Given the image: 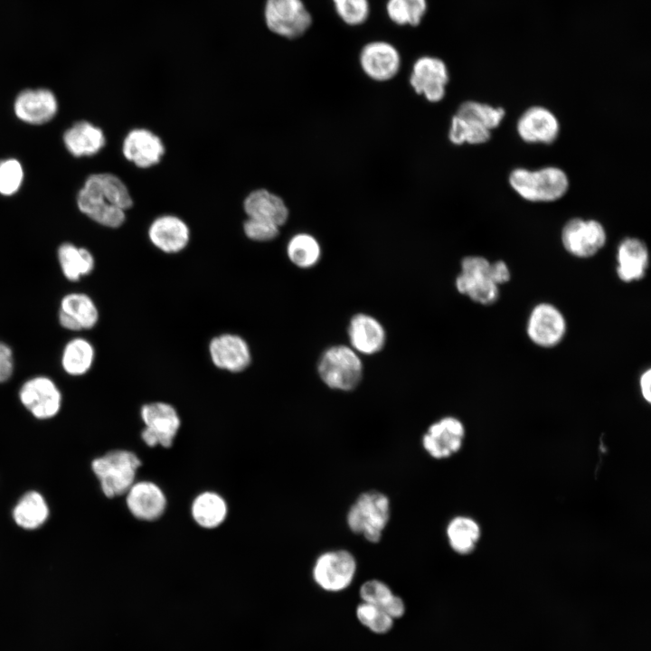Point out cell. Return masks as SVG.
Instances as JSON below:
<instances>
[{
	"instance_id": "obj_33",
	"label": "cell",
	"mask_w": 651,
	"mask_h": 651,
	"mask_svg": "<svg viewBox=\"0 0 651 651\" xmlns=\"http://www.w3.org/2000/svg\"><path fill=\"white\" fill-rule=\"evenodd\" d=\"M386 14L397 25L418 26L428 10L427 0H388Z\"/></svg>"
},
{
	"instance_id": "obj_32",
	"label": "cell",
	"mask_w": 651,
	"mask_h": 651,
	"mask_svg": "<svg viewBox=\"0 0 651 651\" xmlns=\"http://www.w3.org/2000/svg\"><path fill=\"white\" fill-rule=\"evenodd\" d=\"M286 252L290 262L300 269L315 267L322 255L318 241L307 232L293 235L287 244Z\"/></svg>"
},
{
	"instance_id": "obj_25",
	"label": "cell",
	"mask_w": 651,
	"mask_h": 651,
	"mask_svg": "<svg viewBox=\"0 0 651 651\" xmlns=\"http://www.w3.org/2000/svg\"><path fill=\"white\" fill-rule=\"evenodd\" d=\"M243 210L248 217L264 220L279 227L287 222L289 216L284 200L264 188L253 190L245 197Z\"/></svg>"
},
{
	"instance_id": "obj_44",
	"label": "cell",
	"mask_w": 651,
	"mask_h": 651,
	"mask_svg": "<svg viewBox=\"0 0 651 651\" xmlns=\"http://www.w3.org/2000/svg\"><path fill=\"white\" fill-rule=\"evenodd\" d=\"M650 385H651V370L647 369L641 374L640 379H639V388H640L642 397L647 402H650V401H651Z\"/></svg>"
},
{
	"instance_id": "obj_37",
	"label": "cell",
	"mask_w": 651,
	"mask_h": 651,
	"mask_svg": "<svg viewBox=\"0 0 651 651\" xmlns=\"http://www.w3.org/2000/svg\"><path fill=\"white\" fill-rule=\"evenodd\" d=\"M340 19L349 26H359L370 16L369 0H332Z\"/></svg>"
},
{
	"instance_id": "obj_1",
	"label": "cell",
	"mask_w": 651,
	"mask_h": 651,
	"mask_svg": "<svg viewBox=\"0 0 651 651\" xmlns=\"http://www.w3.org/2000/svg\"><path fill=\"white\" fill-rule=\"evenodd\" d=\"M133 199L125 183L116 175H90L77 195L80 211L95 222L116 229L126 221Z\"/></svg>"
},
{
	"instance_id": "obj_31",
	"label": "cell",
	"mask_w": 651,
	"mask_h": 651,
	"mask_svg": "<svg viewBox=\"0 0 651 651\" xmlns=\"http://www.w3.org/2000/svg\"><path fill=\"white\" fill-rule=\"evenodd\" d=\"M227 505L224 499L216 493L204 492L193 502L192 515L203 528H215L225 519Z\"/></svg>"
},
{
	"instance_id": "obj_34",
	"label": "cell",
	"mask_w": 651,
	"mask_h": 651,
	"mask_svg": "<svg viewBox=\"0 0 651 651\" xmlns=\"http://www.w3.org/2000/svg\"><path fill=\"white\" fill-rule=\"evenodd\" d=\"M491 131L476 121L455 114L451 118L448 139L454 145H479L487 142Z\"/></svg>"
},
{
	"instance_id": "obj_9",
	"label": "cell",
	"mask_w": 651,
	"mask_h": 651,
	"mask_svg": "<svg viewBox=\"0 0 651 651\" xmlns=\"http://www.w3.org/2000/svg\"><path fill=\"white\" fill-rule=\"evenodd\" d=\"M561 240L563 248L571 255L587 259L604 247L607 233L604 226L596 220L572 218L564 224Z\"/></svg>"
},
{
	"instance_id": "obj_2",
	"label": "cell",
	"mask_w": 651,
	"mask_h": 651,
	"mask_svg": "<svg viewBox=\"0 0 651 651\" xmlns=\"http://www.w3.org/2000/svg\"><path fill=\"white\" fill-rule=\"evenodd\" d=\"M392 514L391 500L377 490L361 493L346 513V524L354 534L371 543H378Z\"/></svg>"
},
{
	"instance_id": "obj_24",
	"label": "cell",
	"mask_w": 651,
	"mask_h": 651,
	"mask_svg": "<svg viewBox=\"0 0 651 651\" xmlns=\"http://www.w3.org/2000/svg\"><path fill=\"white\" fill-rule=\"evenodd\" d=\"M127 505L137 519L154 521L165 512L166 499L162 490L152 482H138L127 492Z\"/></svg>"
},
{
	"instance_id": "obj_13",
	"label": "cell",
	"mask_w": 651,
	"mask_h": 651,
	"mask_svg": "<svg viewBox=\"0 0 651 651\" xmlns=\"http://www.w3.org/2000/svg\"><path fill=\"white\" fill-rule=\"evenodd\" d=\"M567 331L561 310L551 303H539L531 310L526 326L529 339L537 346L552 348L559 344Z\"/></svg>"
},
{
	"instance_id": "obj_16",
	"label": "cell",
	"mask_w": 651,
	"mask_h": 651,
	"mask_svg": "<svg viewBox=\"0 0 651 651\" xmlns=\"http://www.w3.org/2000/svg\"><path fill=\"white\" fill-rule=\"evenodd\" d=\"M209 354L217 368L230 373L242 372L251 362L248 343L236 334L226 333L213 337L209 344Z\"/></svg>"
},
{
	"instance_id": "obj_7",
	"label": "cell",
	"mask_w": 651,
	"mask_h": 651,
	"mask_svg": "<svg viewBox=\"0 0 651 651\" xmlns=\"http://www.w3.org/2000/svg\"><path fill=\"white\" fill-rule=\"evenodd\" d=\"M264 18L269 31L289 40L304 35L313 22L302 0H266Z\"/></svg>"
},
{
	"instance_id": "obj_3",
	"label": "cell",
	"mask_w": 651,
	"mask_h": 651,
	"mask_svg": "<svg viewBox=\"0 0 651 651\" xmlns=\"http://www.w3.org/2000/svg\"><path fill=\"white\" fill-rule=\"evenodd\" d=\"M513 190L523 199L533 203H550L561 198L569 189L567 174L557 166L536 170L514 168L508 177Z\"/></svg>"
},
{
	"instance_id": "obj_21",
	"label": "cell",
	"mask_w": 651,
	"mask_h": 651,
	"mask_svg": "<svg viewBox=\"0 0 651 651\" xmlns=\"http://www.w3.org/2000/svg\"><path fill=\"white\" fill-rule=\"evenodd\" d=\"M150 242L165 253H178L189 243L190 229L186 222L174 214L156 217L149 225Z\"/></svg>"
},
{
	"instance_id": "obj_42",
	"label": "cell",
	"mask_w": 651,
	"mask_h": 651,
	"mask_svg": "<svg viewBox=\"0 0 651 651\" xmlns=\"http://www.w3.org/2000/svg\"><path fill=\"white\" fill-rule=\"evenodd\" d=\"M489 278L497 286L507 283L511 278V272L507 264L503 260L490 263Z\"/></svg>"
},
{
	"instance_id": "obj_29",
	"label": "cell",
	"mask_w": 651,
	"mask_h": 651,
	"mask_svg": "<svg viewBox=\"0 0 651 651\" xmlns=\"http://www.w3.org/2000/svg\"><path fill=\"white\" fill-rule=\"evenodd\" d=\"M95 360V349L92 344L83 337H74L64 345L61 364L70 376H82L92 367Z\"/></svg>"
},
{
	"instance_id": "obj_38",
	"label": "cell",
	"mask_w": 651,
	"mask_h": 651,
	"mask_svg": "<svg viewBox=\"0 0 651 651\" xmlns=\"http://www.w3.org/2000/svg\"><path fill=\"white\" fill-rule=\"evenodd\" d=\"M24 180V169L21 163L14 158L0 161V193L13 195L21 187Z\"/></svg>"
},
{
	"instance_id": "obj_5",
	"label": "cell",
	"mask_w": 651,
	"mask_h": 651,
	"mask_svg": "<svg viewBox=\"0 0 651 651\" xmlns=\"http://www.w3.org/2000/svg\"><path fill=\"white\" fill-rule=\"evenodd\" d=\"M141 461L127 450H113L95 458L91 467L107 497L127 493L133 486Z\"/></svg>"
},
{
	"instance_id": "obj_15",
	"label": "cell",
	"mask_w": 651,
	"mask_h": 651,
	"mask_svg": "<svg viewBox=\"0 0 651 651\" xmlns=\"http://www.w3.org/2000/svg\"><path fill=\"white\" fill-rule=\"evenodd\" d=\"M401 62L398 49L385 41H373L366 43L359 54V63L363 71L375 81L393 79L400 71Z\"/></svg>"
},
{
	"instance_id": "obj_30",
	"label": "cell",
	"mask_w": 651,
	"mask_h": 651,
	"mask_svg": "<svg viewBox=\"0 0 651 651\" xmlns=\"http://www.w3.org/2000/svg\"><path fill=\"white\" fill-rule=\"evenodd\" d=\"M48 516L49 508L45 499L36 491L24 494L13 510L15 524L26 530L39 528Z\"/></svg>"
},
{
	"instance_id": "obj_28",
	"label": "cell",
	"mask_w": 651,
	"mask_h": 651,
	"mask_svg": "<svg viewBox=\"0 0 651 651\" xmlns=\"http://www.w3.org/2000/svg\"><path fill=\"white\" fill-rule=\"evenodd\" d=\"M57 258L63 276L71 282H77L82 277L90 275L95 268L92 253L86 248L77 247L71 242L59 246Z\"/></svg>"
},
{
	"instance_id": "obj_41",
	"label": "cell",
	"mask_w": 651,
	"mask_h": 651,
	"mask_svg": "<svg viewBox=\"0 0 651 651\" xmlns=\"http://www.w3.org/2000/svg\"><path fill=\"white\" fill-rule=\"evenodd\" d=\"M14 370V359L12 348L0 342V383L7 382Z\"/></svg>"
},
{
	"instance_id": "obj_8",
	"label": "cell",
	"mask_w": 651,
	"mask_h": 651,
	"mask_svg": "<svg viewBox=\"0 0 651 651\" xmlns=\"http://www.w3.org/2000/svg\"><path fill=\"white\" fill-rule=\"evenodd\" d=\"M490 261L482 256H467L461 260L455 280L457 290L472 301L492 305L499 298V286L489 278Z\"/></svg>"
},
{
	"instance_id": "obj_22",
	"label": "cell",
	"mask_w": 651,
	"mask_h": 651,
	"mask_svg": "<svg viewBox=\"0 0 651 651\" xmlns=\"http://www.w3.org/2000/svg\"><path fill=\"white\" fill-rule=\"evenodd\" d=\"M14 109L20 120L40 125L50 121L56 115L58 101L50 90H24L15 98Z\"/></svg>"
},
{
	"instance_id": "obj_39",
	"label": "cell",
	"mask_w": 651,
	"mask_h": 651,
	"mask_svg": "<svg viewBox=\"0 0 651 651\" xmlns=\"http://www.w3.org/2000/svg\"><path fill=\"white\" fill-rule=\"evenodd\" d=\"M394 593L391 587L378 579L364 581L359 589V596L363 602L382 608Z\"/></svg>"
},
{
	"instance_id": "obj_18",
	"label": "cell",
	"mask_w": 651,
	"mask_h": 651,
	"mask_svg": "<svg viewBox=\"0 0 651 651\" xmlns=\"http://www.w3.org/2000/svg\"><path fill=\"white\" fill-rule=\"evenodd\" d=\"M125 158L139 168H149L157 165L165 148L162 139L153 131L137 127L130 130L122 145Z\"/></svg>"
},
{
	"instance_id": "obj_20",
	"label": "cell",
	"mask_w": 651,
	"mask_h": 651,
	"mask_svg": "<svg viewBox=\"0 0 651 651\" xmlns=\"http://www.w3.org/2000/svg\"><path fill=\"white\" fill-rule=\"evenodd\" d=\"M350 346L359 354L373 355L382 351L386 343V331L374 316L357 313L348 324Z\"/></svg>"
},
{
	"instance_id": "obj_36",
	"label": "cell",
	"mask_w": 651,
	"mask_h": 651,
	"mask_svg": "<svg viewBox=\"0 0 651 651\" xmlns=\"http://www.w3.org/2000/svg\"><path fill=\"white\" fill-rule=\"evenodd\" d=\"M355 613L358 621L375 634H385L392 628L394 620L378 606L362 601Z\"/></svg>"
},
{
	"instance_id": "obj_35",
	"label": "cell",
	"mask_w": 651,
	"mask_h": 651,
	"mask_svg": "<svg viewBox=\"0 0 651 651\" xmlns=\"http://www.w3.org/2000/svg\"><path fill=\"white\" fill-rule=\"evenodd\" d=\"M456 114L472 119L491 131L501 124L505 111L500 107L467 100L460 104Z\"/></svg>"
},
{
	"instance_id": "obj_43",
	"label": "cell",
	"mask_w": 651,
	"mask_h": 651,
	"mask_svg": "<svg viewBox=\"0 0 651 651\" xmlns=\"http://www.w3.org/2000/svg\"><path fill=\"white\" fill-rule=\"evenodd\" d=\"M382 609L394 620L404 615L406 607L403 599L394 594Z\"/></svg>"
},
{
	"instance_id": "obj_40",
	"label": "cell",
	"mask_w": 651,
	"mask_h": 651,
	"mask_svg": "<svg viewBox=\"0 0 651 651\" xmlns=\"http://www.w3.org/2000/svg\"><path fill=\"white\" fill-rule=\"evenodd\" d=\"M242 228L248 239L264 242L276 239L279 234L280 227L264 220L248 217Z\"/></svg>"
},
{
	"instance_id": "obj_10",
	"label": "cell",
	"mask_w": 651,
	"mask_h": 651,
	"mask_svg": "<svg viewBox=\"0 0 651 651\" xmlns=\"http://www.w3.org/2000/svg\"><path fill=\"white\" fill-rule=\"evenodd\" d=\"M465 436L463 422L456 417L445 416L428 427L421 437V446L430 458L443 460L462 448Z\"/></svg>"
},
{
	"instance_id": "obj_11",
	"label": "cell",
	"mask_w": 651,
	"mask_h": 651,
	"mask_svg": "<svg viewBox=\"0 0 651 651\" xmlns=\"http://www.w3.org/2000/svg\"><path fill=\"white\" fill-rule=\"evenodd\" d=\"M18 396L22 405L38 420L53 418L61 407V392L48 376L37 375L26 380Z\"/></svg>"
},
{
	"instance_id": "obj_26",
	"label": "cell",
	"mask_w": 651,
	"mask_h": 651,
	"mask_svg": "<svg viewBox=\"0 0 651 651\" xmlns=\"http://www.w3.org/2000/svg\"><path fill=\"white\" fill-rule=\"evenodd\" d=\"M63 142L72 156L81 157L99 153L106 144V137L99 127L79 121L64 132Z\"/></svg>"
},
{
	"instance_id": "obj_14",
	"label": "cell",
	"mask_w": 651,
	"mask_h": 651,
	"mask_svg": "<svg viewBox=\"0 0 651 651\" xmlns=\"http://www.w3.org/2000/svg\"><path fill=\"white\" fill-rule=\"evenodd\" d=\"M448 80L446 63L438 57L425 55L414 61L410 84L417 94L436 103L444 99Z\"/></svg>"
},
{
	"instance_id": "obj_27",
	"label": "cell",
	"mask_w": 651,
	"mask_h": 651,
	"mask_svg": "<svg viewBox=\"0 0 651 651\" xmlns=\"http://www.w3.org/2000/svg\"><path fill=\"white\" fill-rule=\"evenodd\" d=\"M446 536L450 549L458 555L472 553L480 540L481 527L470 516L457 515L446 527Z\"/></svg>"
},
{
	"instance_id": "obj_23",
	"label": "cell",
	"mask_w": 651,
	"mask_h": 651,
	"mask_svg": "<svg viewBox=\"0 0 651 651\" xmlns=\"http://www.w3.org/2000/svg\"><path fill=\"white\" fill-rule=\"evenodd\" d=\"M649 253L645 242L637 238H626L617 249L616 272L626 283L642 279L648 269Z\"/></svg>"
},
{
	"instance_id": "obj_12",
	"label": "cell",
	"mask_w": 651,
	"mask_h": 651,
	"mask_svg": "<svg viewBox=\"0 0 651 651\" xmlns=\"http://www.w3.org/2000/svg\"><path fill=\"white\" fill-rule=\"evenodd\" d=\"M140 415L146 425L141 433L145 443L149 447L157 444L171 447L181 425L175 409L168 403L156 401L143 405Z\"/></svg>"
},
{
	"instance_id": "obj_17",
	"label": "cell",
	"mask_w": 651,
	"mask_h": 651,
	"mask_svg": "<svg viewBox=\"0 0 651 651\" xmlns=\"http://www.w3.org/2000/svg\"><path fill=\"white\" fill-rule=\"evenodd\" d=\"M516 131L522 140L531 144H552L560 132L556 116L547 108L533 106L519 117Z\"/></svg>"
},
{
	"instance_id": "obj_6",
	"label": "cell",
	"mask_w": 651,
	"mask_h": 651,
	"mask_svg": "<svg viewBox=\"0 0 651 651\" xmlns=\"http://www.w3.org/2000/svg\"><path fill=\"white\" fill-rule=\"evenodd\" d=\"M356 571L354 555L345 549H334L316 557L312 567V578L323 590L340 592L352 584Z\"/></svg>"
},
{
	"instance_id": "obj_19",
	"label": "cell",
	"mask_w": 651,
	"mask_h": 651,
	"mask_svg": "<svg viewBox=\"0 0 651 651\" xmlns=\"http://www.w3.org/2000/svg\"><path fill=\"white\" fill-rule=\"evenodd\" d=\"M99 318L94 300L87 294L71 292L62 297L58 320L61 327L71 332L93 328Z\"/></svg>"
},
{
	"instance_id": "obj_4",
	"label": "cell",
	"mask_w": 651,
	"mask_h": 651,
	"mask_svg": "<svg viewBox=\"0 0 651 651\" xmlns=\"http://www.w3.org/2000/svg\"><path fill=\"white\" fill-rule=\"evenodd\" d=\"M317 373L328 388L350 392L362 381L363 364L360 354L350 345L335 344L326 348L320 355Z\"/></svg>"
}]
</instances>
